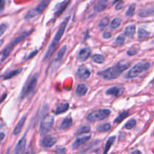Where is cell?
Segmentation results:
<instances>
[{"mask_svg":"<svg viewBox=\"0 0 154 154\" xmlns=\"http://www.w3.org/2000/svg\"><path fill=\"white\" fill-rule=\"evenodd\" d=\"M111 128V125L109 123H104L98 125L96 128V130L98 132H106L110 130Z\"/></svg>","mask_w":154,"mask_h":154,"instance_id":"484cf974","label":"cell"},{"mask_svg":"<svg viewBox=\"0 0 154 154\" xmlns=\"http://www.w3.org/2000/svg\"><path fill=\"white\" fill-rule=\"evenodd\" d=\"M111 111L108 109H99V110H96L94 111L91 112L86 117V120L89 122L94 123L97 121H100L104 119H106L107 117L110 115Z\"/></svg>","mask_w":154,"mask_h":154,"instance_id":"5b68a950","label":"cell"},{"mask_svg":"<svg viewBox=\"0 0 154 154\" xmlns=\"http://www.w3.org/2000/svg\"><path fill=\"white\" fill-rule=\"evenodd\" d=\"M91 130V128H90V125H83V126L81 127L78 131H77V135H81L82 134L85 133H88Z\"/></svg>","mask_w":154,"mask_h":154,"instance_id":"4dcf8cb0","label":"cell"},{"mask_svg":"<svg viewBox=\"0 0 154 154\" xmlns=\"http://www.w3.org/2000/svg\"><path fill=\"white\" fill-rule=\"evenodd\" d=\"M54 122V118L51 115H48L47 117H44L43 120L41 121L40 128H39V132L41 135H44L46 134L49 132L52 129Z\"/></svg>","mask_w":154,"mask_h":154,"instance_id":"ba28073f","label":"cell"},{"mask_svg":"<svg viewBox=\"0 0 154 154\" xmlns=\"http://www.w3.org/2000/svg\"><path fill=\"white\" fill-rule=\"evenodd\" d=\"M26 120V116H24V117H23L21 119V120L17 123L15 128H14V131H13V134H14V135H18V134L21 132V130H22L23 129V126H24V124H25Z\"/></svg>","mask_w":154,"mask_h":154,"instance_id":"e0dca14e","label":"cell"},{"mask_svg":"<svg viewBox=\"0 0 154 154\" xmlns=\"http://www.w3.org/2000/svg\"><path fill=\"white\" fill-rule=\"evenodd\" d=\"M5 4V1H3V0H0V12L2 11L4 9Z\"/></svg>","mask_w":154,"mask_h":154,"instance_id":"60d3db41","label":"cell"},{"mask_svg":"<svg viewBox=\"0 0 154 154\" xmlns=\"http://www.w3.org/2000/svg\"><path fill=\"white\" fill-rule=\"evenodd\" d=\"M73 124V120L71 117H66L63 120V121L62 122L61 125L59 126V129L61 130H66V129H69L70 127Z\"/></svg>","mask_w":154,"mask_h":154,"instance_id":"ffe728a7","label":"cell"},{"mask_svg":"<svg viewBox=\"0 0 154 154\" xmlns=\"http://www.w3.org/2000/svg\"><path fill=\"white\" fill-rule=\"evenodd\" d=\"M3 42H4V40H0V48H1V47H2V44H3Z\"/></svg>","mask_w":154,"mask_h":154,"instance_id":"bcb514c9","label":"cell"},{"mask_svg":"<svg viewBox=\"0 0 154 154\" xmlns=\"http://www.w3.org/2000/svg\"><path fill=\"white\" fill-rule=\"evenodd\" d=\"M6 154H9V151H7V153H6Z\"/></svg>","mask_w":154,"mask_h":154,"instance_id":"7dc6e473","label":"cell"},{"mask_svg":"<svg viewBox=\"0 0 154 154\" xmlns=\"http://www.w3.org/2000/svg\"><path fill=\"white\" fill-rule=\"evenodd\" d=\"M154 8L153 6H150L148 9H146L144 10L140 11V12L138 13V16L140 17H150V16L153 15L154 12Z\"/></svg>","mask_w":154,"mask_h":154,"instance_id":"7402d4cb","label":"cell"},{"mask_svg":"<svg viewBox=\"0 0 154 154\" xmlns=\"http://www.w3.org/2000/svg\"><path fill=\"white\" fill-rule=\"evenodd\" d=\"M150 35V32L146 30L144 28L140 27L138 29V36L140 38H145L148 37Z\"/></svg>","mask_w":154,"mask_h":154,"instance_id":"f1b7e54d","label":"cell"},{"mask_svg":"<svg viewBox=\"0 0 154 154\" xmlns=\"http://www.w3.org/2000/svg\"><path fill=\"white\" fill-rule=\"evenodd\" d=\"M124 91V89L120 86H113L111 87L106 91V95L108 96H113L115 97L120 96V95H122Z\"/></svg>","mask_w":154,"mask_h":154,"instance_id":"7c38bea8","label":"cell"},{"mask_svg":"<svg viewBox=\"0 0 154 154\" xmlns=\"http://www.w3.org/2000/svg\"><path fill=\"white\" fill-rule=\"evenodd\" d=\"M123 3L124 2L123 1H120V2H118V4L116 5V10H120V9H122L123 8Z\"/></svg>","mask_w":154,"mask_h":154,"instance_id":"74e56055","label":"cell"},{"mask_svg":"<svg viewBox=\"0 0 154 154\" xmlns=\"http://www.w3.org/2000/svg\"><path fill=\"white\" fill-rule=\"evenodd\" d=\"M90 138H91V135L83 136V137L81 138H78L76 139L72 144V148L73 149H77V148H78L79 147L83 145V144H86V143L90 140Z\"/></svg>","mask_w":154,"mask_h":154,"instance_id":"9a60e30c","label":"cell"},{"mask_svg":"<svg viewBox=\"0 0 154 154\" xmlns=\"http://www.w3.org/2000/svg\"><path fill=\"white\" fill-rule=\"evenodd\" d=\"M130 66L129 62H120L115 66H111L104 71L98 72V75L105 80H113L118 78L124 71Z\"/></svg>","mask_w":154,"mask_h":154,"instance_id":"6da1fadb","label":"cell"},{"mask_svg":"<svg viewBox=\"0 0 154 154\" xmlns=\"http://www.w3.org/2000/svg\"><path fill=\"white\" fill-rule=\"evenodd\" d=\"M56 137L53 135H47L44 137L41 140V145L44 147V148H50V147H53L56 143Z\"/></svg>","mask_w":154,"mask_h":154,"instance_id":"9c48e42d","label":"cell"},{"mask_svg":"<svg viewBox=\"0 0 154 154\" xmlns=\"http://www.w3.org/2000/svg\"><path fill=\"white\" fill-rule=\"evenodd\" d=\"M22 154H33V151H32V150L29 149L26 151H25L24 153H23Z\"/></svg>","mask_w":154,"mask_h":154,"instance_id":"7bdbcfd3","label":"cell"},{"mask_svg":"<svg viewBox=\"0 0 154 154\" xmlns=\"http://www.w3.org/2000/svg\"><path fill=\"white\" fill-rule=\"evenodd\" d=\"M92 60L94 63H103L105 61V58L103 55L101 54H94L92 56Z\"/></svg>","mask_w":154,"mask_h":154,"instance_id":"83f0119b","label":"cell"},{"mask_svg":"<svg viewBox=\"0 0 154 154\" xmlns=\"http://www.w3.org/2000/svg\"><path fill=\"white\" fill-rule=\"evenodd\" d=\"M77 75L80 79L86 80L88 78H90L91 75V72L90 70L88 69V68H86V66H80L79 68H78L77 71Z\"/></svg>","mask_w":154,"mask_h":154,"instance_id":"30bf717a","label":"cell"},{"mask_svg":"<svg viewBox=\"0 0 154 154\" xmlns=\"http://www.w3.org/2000/svg\"><path fill=\"white\" fill-rule=\"evenodd\" d=\"M91 54V50L88 48H84L79 51L78 55V59L79 61L84 62L90 57Z\"/></svg>","mask_w":154,"mask_h":154,"instance_id":"4fadbf2b","label":"cell"},{"mask_svg":"<svg viewBox=\"0 0 154 154\" xmlns=\"http://www.w3.org/2000/svg\"><path fill=\"white\" fill-rule=\"evenodd\" d=\"M108 2L106 1V0H101V1H98V2L96 4L95 6H94V10L96 12L102 11H104L108 7Z\"/></svg>","mask_w":154,"mask_h":154,"instance_id":"d6986e66","label":"cell"},{"mask_svg":"<svg viewBox=\"0 0 154 154\" xmlns=\"http://www.w3.org/2000/svg\"><path fill=\"white\" fill-rule=\"evenodd\" d=\"M87 90H88V88L86 86V84H84V83H80L77 86L75 94L78 96H84L87 93Z\"/></svg>","mask_w":154,"mask_h":154,"instance_id":"ac0fdd59","label":"cell"},{"mask_svg":"<svg viewBox=\"0 0 154 154\" xmlns=\"http://www.w3.org/2000/svg\"><path fill=\"white\" fill-rule=\"evenodd\" d=\"M69 18H70V17H66L64 21L61 23V24L59 25V29H58L57 32H56V34H55L54 37H53V39L52 40V42L51 43V44H50L48 51H46L45 54H44V60H46V59H49V58L53 55V52L55 51V50H56L58 44H59V41H60V39L62 38L63 34H64L65 30H66V26H67V24H68V21H69Z\"/></svg>","mask_w":154,"mask_h":154,"instance_id":"7a4b0ae2","label":"cell"},{"mask_svg":"<svg viewBox=\"0 0 154 154\" xmlns=\"http://www.w3.org/2000/svg\"><path fill=\"white\" fill-rule=\"evenodd\" d=\"M38 53V51H37V50H36V51H32V52L30 53V55H29V56L27 57V59H32V58L33 57V56H36V53Z\"/></svg>","mask_w":154,"mask_h":154,"instance_id":"ab89813d","label":"cell"},{"mask_svg":"<svg viewBox=\"0 0 154 154\" xmlns=\"http://www.w3.org/2000/svg\"><path fill=\"white\" fill-rule=\"evenodd\" d=\"M38 83L37 77H32L29 81L26 83V84L24 86L22 92L21 94V98H24V97H28L31 96L32 93H34L35 90L36 88Z\"/></svg>","mask_w":154,"mask_h":154,"instance_id":"52a82bcc","label":"cell"},{"mask_svg":"<svg viewBox=\"0 0 154 154\" xmlns=\"http://www.w3.org/2000/svg\"><path fill=\"white\" fill-rule=\"evenodd\" d=\"M9 26L7 24H2L0 25V37L5 33V32L7 30Z\"/></svg>","mask_w":154,"mask_h":154,"instance_id":"d590c367","label":"cell"},{"mask_svg":"<svg viewBox=\"0 0 154 154\" xmlns=\"http://www.w3.org/2000/svg\"><path fill=\"white\" fill-rule=\"evenodd\" d=\"M135 4H132L131 5H129V9H127L125 15L128 17H132L135 14Z\"/></svg>","mask_w":154,"mask_h":154,"instance_id":"1f68e13d","label":"cell"},{"mask_svg":"<svg viewBox=\"0 0 154 154\" xmlns=\"http://www.w3.org/2000/svg\"><path fill=\"white\" fill-rule=\"evenodd\" d=\"M70 3L69 1H66V2H60V3L57 4V5H56V7H55L54 9V17L56 18V17H58V16H59L60 14L63 13V11L65 10V9H66V7H67V5H68V4Z\"/></svg>","mask_w":154,"mask_h":154,"instance_id":"5bb4252c","label":"cell"},{"mask_svg":"<svg viewBox=\"0 0 154 154\" xmlns=\"http://www.w3.org/2000/svg\"><path fill=\"white\" fill-rule=\"evenodd\" d=\"M135 24H130V25L127 26L126 27L125 29V36H127V37H132V36L135 35Z\"/></svg>","mask_w":154,"mask_h":154,"instance_id":"44dd1931","label":"cell"},{"mask_svg":"<svg viewBox=\"0 0 154 154\" xmlns=\"http://www.w3.org/2000/svg\"><path fill=\"white\" fill-rule=\"evenodd\" d=\"M66 50H67V46L64 45L63 46V47L60 48V50L59 51V52H58L57 55H56V58H55L54 59V64H56V66L59 65V63H61L62 62L65 54H66Z\"/></svg>","mask_w":154,"mask_h":154,"instance_id":"2e32d148","label":"cell"},{"mask_svg":"<svg viewBox=\"0 0 154 154\" xmlns=\"http://www.w3.org/2000/svg\"><path fill=\"white\" fill-rule=\"evenodd\" d=\"M102 37L105 39H108L111 37V33L110 32H105L102 35Z\"/></svg>","mask_w":154,"mask_h":154,"instance_id":"f35d334b","label":"cell"},{"mask_svg":"<svg viewBox=\"0 0 154 154\" xmlns=\"http://www.w3.org/2000/svg\"><path fill=\"white\" fill-rule=\"evenodd\" d=\"M26 144V138L25 136H24L17 142V145H16L15 148H14L13 154H22L24 153V150H25Z\"/></svg>","mask_w":154,"mask_h":154,"instance_id":"8fae6325","label":"cell"},{"mask_svg":"<svg viewBox=\"0 0 154 154\" xmlns=\"http://www.w3.org/2000/svg\"><path fill=\"white\" fill-rule=\"evenodd\" d=\"M136 120L135 119H132L131 120L128 121L125 124V128L126 129H133L134 127L136 125Z\"/></svg>","mask_w":154,"mask_h":154,"instance_id":"e575fe53","label":"cell"},{"mask_svg":"<svg viewBox=\"0 0 154 154\" xmlns=\"http://www.w3.org/2000/svg\"><path fill=\"white\" fill-rule=\"evenodd\" d=\"M150 67V63L149 62H140V63H136L128 71L126 74V78L129 79L136 78L139 76L142 72L149 69Z\"/></svg>","mask_w":154,"mask_h":154,"instance_id":"277c9868","label":"cell"},{"mask_svg":"<svg viewBox=\"0 0 154 154\" xmlns=\"http://www.w3.org/2000/svg\"><path fill=\"white\" fill-rule=\"evenodd\" d=\"M121 23H122V19L120 17H116L111 23V28L113 29H117L121 25Z\"/></svg>","mask_w":154,"mask_h":154,"instance_id":"f546056e","label":"cell"},{"mask_svg":"<svg viewBox=\"0 0 154 154\" xmlns=\"http://www.w3.org/2000/svg\"><path fill=\"white\" fill-rule=\"evenodd\" d=\"M138 52V49H136V48H131L129 51H127V54L129 56H135L136 55Z\"/></svg>","mask_w":154,"mask_h":154,"instance_id":"8d00e7d4","label":"cell"},{"mask_svg":"<svg viewBox=\"0 0 154 154\" xmlns=\"http://www.w3.org/2000/svg\"><path fill=\"white\" fill-rule=\"evenodd\" d=\"M129 112L128 111L122 112V113H120V115H119L118 117L114 120V123H120L122 122L124 119H125L126 117H129Z\"/></svg>","mask_w":154,"mask_h":154,"instance_id":"4316f807","label":"cell"},{"mask_svg":"<svg viewBox=\"0 0 154 154\" xmlns=\"http://www.w3.org/2000/svg\"><path fill=\"white\" fill-rule=\"evenodd\" d=\"M31 32H23V33H21V35H19L17 37H16L3 50V51L2 52V59H1V60H2H2H5V59L11 54V53L14 50V47H15L17 44H18L20 42L24 41L26 38L28 37V36L31 34Z\"/></svg>","mask_w":154,"mask_h":154,"instance_id":"3957f363","label":"cell"},{"mask_svg":"<svg viewBox=\"0 0 154 154\" xmlns=\"http://www.w3.org/2000/svg\"><path fill=\"white\" fill-rule=\"evenodd\" d=\"M22 70H23V68H17V69L9 71V72H7L6 74H5V75L2 76L3 77V79L8 80V79H10V78H14V77H15L16 75H19V74L22 71Z\"/></svg>","mask_w":154,"mask_h":154,"instance_id":"603a6c76","label":"cell"},{"mask_svg":"<svg viewBox=\"0 0 154 154\" xmlns=\"http://www.w3.org/2000/svg\"><path fill=\"white\" fill-rule=\"evenodd\" d=\"M50 2H51V1H49V0H44V1H41V2L37 5V7H36V9H31V10L28 11V12L25 15L26 20H29V19L33 18V17H36V16L41 14V13L44 11V9L48 7V5H49Z\"/></svg>","mask_w":154,"mask_h":154,"instance_id":"8992f818","label":"cell"},{"mask_svg":"<svg viewBox=\"0 0 154 154\" xmlns=\"http://www.w3.org/2000/svg\"><path fill=\"white\" fill-rule=\"evenodd\" d=\"M5 135L4 132H0V142L3 140L4 138H5Z\"/></svg>","mask_w":154,"mask_h":154,"instance_id":"ee69618b","label":"cell"},{"mask_svg":"<svg viewBox=\"0 0 154 154\" xmlns=\"http://www.w3.org/2000/svg\"><path fill=\"white\" fill-rule=\"evenodd\" d=\"M125 36L124 34H120L118 37H117L115 40V44L118 46H121L125 43Z\"/></svg>","mask_w":154,"mask_h":154,"instance_id":"836d02e7","label":"cell"},{"mask_svg":"<svg viewBox=\"0 0 154 154\" xmlns=\"http://www.w3.org/2000/svg\"><path fill=\"white\" fill-rule=\"evenodd\" d=\"M131 154H142L141 153H140V150H135V151H133V152Z\"/></svg>","mask_w":154,"mask_h":154,"instance_id":"f6af8a7d","label":"cell"},{"mask_svg":"<svg viewBox=\"0 0 154 154\" xmlns=\"http://www.w3.org/2000/svg\"><path fill=\"white\" fill-rule=\"evenodd\" d=\"M56 150H57V152L59 153V154H63L65 153V150H66V149H65V148H59V149H57Z\"/></svg>","mask_w":154,"mask_h":154,"instance_id":"b9f144b4","label":"cell"},{"mask_svg":"<svg viewBox=\"0 0 154 154\" xmlns=\"http://www.w3.org/2000/svg\"><path fill=\"white\" fill-rule=\"evenodd\" d=\"M109 24V19L108 17H103L102 18V20L99 21V24H98V26L101 29H105V27L108 26V25Z\"/></svg>","mask_w":154,"mask_h":154,"instance_id":"d6a6232c","label":"cell"},{"mask_svg":"<svg viewBox=\"0 0 154 154\" xmlns=\"http://www.w3.org/2000/svg\"><path fill=\"white\" fill-rule=\"evenodd\" d=\"M69 108V104L68 103H64L61 104V105H58L56 107V111H55V113L56 114H60L62 113H64V112L67 111Z\"/></svg>","mask_w":154,"mask_h":154,"instance_id":"cb8c5ba5","label":"cell"},{"mask_svg":"<svg viewBox=\"0 0 154 154\" xmlns=\"http://www.w3.org/2000/svg\"><path fill=\"white\" fill-rule=\"evenodd\" d=\"M115 139H116L115 136H112V137H110L108 139V140L106 141V144H105V150H104L103 154L108 153V152L109 150H110L111 147L113 145V144L114 143V141H115Z\"/></svg>","mask_w":154,"mask_h":154,"instance_id":"d4e9b609","label":"cell"}]
</instances>
